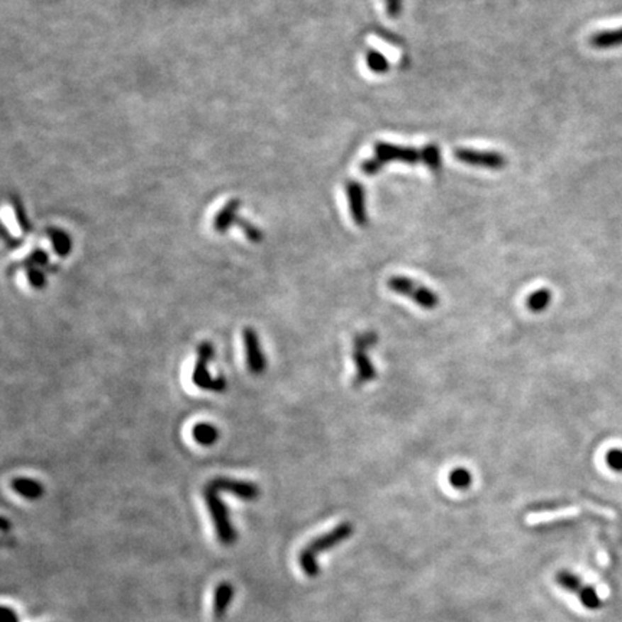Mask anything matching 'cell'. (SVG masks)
<instances>
[{
	"instance_id": "1",
	"label": "cell",
	"mask_w": 622,
	"mask_h": 622,
	"mask_svg": "<svg viewBox=\"0 0 622 622\" xmlns=\"http://www.w3.org/2000/svg\"><path fill=\"white\" fill-rule=\"evenodd\" d=\"M219 494L221 493L209 483L204 489V500H205L208 511L212 517L216 538L219 539V542L223 546H232L236 542L238 535H236V531L231 521L229 510Z\"/></svg>"
},
{
	"instance_id": "2",
	"label": "cell",
	"mask_w": 622,
	"mask_h": 622,
	"mask_svg": "<svg viewBox=\"0 0 622 622\" xmlns=\"http://www.w3.org/2000/svg\"><path fill=\"white\" fill-rule=\"evenodd\" d=\"M377 334L374 331L359 333L353 338V362L356 373L353 376V388H362L376 377V370L370 362L369 350L376 345Z\"/></svg>"
},
{
	"instance_id": "3",
	"label": "cell",
	"mask_w": 622,
	"mask_h": 622,
	"mask_svg": "<svg viewBox=\"0 0 622 622\" xmlns=\"http://www.w3.org/2000/svg\"><path fill=\"white\" fill-rule=\"evenodd\" d=\"M198 359L192 372L194 385L202 391H211L221 394L226 389V380L223 376L213 377L209 373V363L215 356V349L211 342H202L198 346Z\"/></svg>"
},
{
	"instance_id": "4",
	"label": "cell",
	"mask_w": 622,
	"mask_h": 622,
	"mask_svg": "<svg viewBox=\"0 0 622 622\" xmlns=\"http://www.w3.org/2000/svg\"><path fill=\"white\" fill-rule=\"evenodd\" d=\"M388 287L391 291L411 299L422 309L433 310L440 304V299L434 291H431L428 287L411 279L409 277L394 275L388 279Z\"/></svg>"
},
{
	"instance_id": "5",
	"label": "cell",
	"mask_w": 622,
	"mask_h": 622,
	"mask_svg": "<svg viewBox=\"0 0 622 622\" xmlns=\"http://www.w3.org/2000/svg\"><path fill=\"white\" fill-rule=\"evenodd\" d=\"M374 157L384 165L399 162L405 165H418L422 162V155L413 148H404L387 141H377L374 145Z\"/></svg>"
},
{
	"instance_id": "6",
	"label": "cell",
	"mask_w": 622,
	"mask_h": 622,
	"mask_svg": "<svg viewBox=\"0 0 622 622\" xmlns=\"http://www.w3.org/2000/svg\"><path fill=\"white\" fill-rule=\"evenodd\" d=\"M454 157L468 166L482 167L489 170H500L506 167L507 160L499 152H482L474 149H455Z\"/></svg>"
},
{
	"instance_id": "7",
	"label": "cell",
	"mask_w": 622,
	"mask_h": 622,
	"mask_svg": "<svg viewBox=\"0 0 622 622\" xmlns=\"http://www.w3.org/2000/svg\"><path fill=\"white\" fill-rule=\"evenodd\" d=\"M352 535H353V526L350 523L345 521V523H340L339 526H336V528L331 529L330 532L313 539L304 548V550L317 557L320 553L339 546L340 543L348 540Z\"/></svg>"
},
{
	"instance_id": "8",
	"label": "cell",
	"mask_w": 622,
	"mask_h": 622,
	"mask_svg": "<svg viewBox=\"0 0 622 622\" xmlns=\"http://www.w3.org/2000/svg\"><path fill=\"white\" fill-rule=\"evenodd\" d=\"M243 340L248 370L252 374H262L267 369V359L262 353L257 330L252 327H245L243 331Z\"/></svg>"
},
{
	"instance_id": "9",
	"label": "cell",
	"mask_w": 622,
	"mask_h": 622,
	"mask_svg": "<svg viewBox=\"0 0 622 622\" xmlns=\"http://www.w3.org/2000/svg\"><path fill=\"white\" fill-rule=\"evenodd\" d=\"M219 493H229L244 501H254L260 497V487L251 482L235 480L229 477H216L209 483Z\"/></svg>"
},
{
	"instance_id": "10",
	"label": "cell",
	"mask_w": 622,
	"mask_h": 622,
	"mask_svg": "<svg viewBox=\"0 0 622 622\" xmlns=\"http://www.w3.org/2000/svg\"><path fill=\"white\" fill-rule=\"evenodd\" d=\"M346 195L349 202L350 215L356 225L363 226L367 223V212H366V194L362 183L350 180L346 184Z\"/></svg>"
},
{
	"instance_id": "11",
	"label": "cell",
	"mask_w": 622,
	"mask_h": 622,
	"mask_svg": "<svg viewBox=\"0 0 622 622\" xmlns=\"http://www.w3.org/2000/svg\"><path fill=\"white\" fill-rule=\"evenodd\" d=\"M12 490L26 500H39L43 496V486L33 478L16 477L11 483Z\"/></svg>"
},
{
	"instance_id": "12",
	"label": "cell",
	"mask_w": 622,
	"mask_h": 622,
	"mask_svg": "<svg viewBox=\"0 0 622 622\" xmlns=\"http://www.w3.org/2000/svg\"><path fill=\"white\" fill-rule=\"evenodd\" d=\"M235 595V589L229 582H221L213 595V616L216 619H222L228 611Z\"/></svg>"
},
{
	"instance_id": "13",
	"label": "cell",
	"mask_w": 622,
	"mask_h": 622,
	"mask_svg": "<svg viewBox=\"0 0 622 622\" xmlns=\"http://www.w3.org/2000/svg\"><path fill=\"white\" fill-rule=\"evenodd\" d=\"M192 437L199 445L211 447L218 441L219 431L209 422H199L192 428Z\"/></svg>"
},
{
	"instance_id": "14",
	"label": "cell",
	"mask_w": 622,
	"mask_h": 622,
	"mask_svg": "<svg viewBox=\"0 0 622 622\" xmlns=\"http://www.w3.org/2000/svg\"><path fill=\"white\" fill-rule=\"evenodd\" d=\"M591 45L598 48V50H606V48H615L622 45V28L594 33V36L591 38Z\"/></svg>"
},
{
	"instance_id": "15",
	"label": "cell",
	"mask_w": 622,
	"mask_h": 622,
	"mask_svg": "<svg viewBox=\"0 0 622 622\" xmlns=\"http://www.w3.org/2000/svg\"><path fill=\"white\" fill-rule=\"evenodd\" d=\"M556 582L562 589L572 594H579V591L584 588L582 579L577 575V573H573L570 570H560L556 575Z\"/></svg>"
},
{
	"instance_id": "16",
	"label": "cell",
	"mask_w": 622,
	"mask_h": 622,
	"mask_svg": "<svg viewBox=\"0 0 622 622\" xmlns=\"http://www.w3.org/2000/svg\"><path fill=\"white\" fill-rule=\"evenodd\" d=\"M48 233H50V238H51L57 255L67 257L72 250L71 238L61 229H50V232Z\"/></svg>"
},
{
	"instance_id": "17",
	"label": "cell",
	"mask_w": 622,
	"mask_h": 622,
	"mask_svg": "<svg viewBox=\"0 0 622 622\" xmlns=\"http://www.w3.org/2000/svg\"><path fill=\"white\" fill-rule=\"evenodd\" d=\"M550 301H552V293L548 289H540L528 297V300H526V306H528V309L533 313H540L545 309H548Z\"/></svg>"
},
{
	"instance_id": "18",
	"label": "cell",
	"mask_w": 622,
	"mask_h": 622,
	"mask_svg": "<svg viewBox=\"0 0 622 622\" xmlns=\"http://www.w3.org/2000/svg\"><path fill=\"white\" fill-rule=\"evenodd\" d=\"M366 65L373 74H387L391 68L387 57L374 50L366 52Z\"/></svg>"
},
{
	"instance_id": "19",
	"label": "cell",
	"mask_w": 622,
	"mask_h": 622,
	"mask_svg": "<svg viewBox=\"0 0 622 622\" xmlns=\"http://www.w3.org/2000/svg\"><path fill=\"white\" fill-rule=\"evenodd\" d=\"M579 601L589 611H598L602 608V599L596 589L591 585H584V588L579 591Z\"/></svg>"
},
{
	"instance_id": "20",
	"label": "cell",
	"mask_w": 622,
	"mask_h": 622,
	"mask_svg": "<svg viewBox=\"0 0 622 622\" xmlns=\"http://www.w3.org/2000/svg\"><path fill=\"white\" fill-rule=\"evenodd\" d=\"M448 482L457 490H467L472 483V475L467 468H454L448 475Z\"/></svg>"
},
{
	"instance_id": "21",
	"label": "cell",
	"mask_w": 622,
	"mask_h": 622,
	"mask_svg": "<svg viewBox=\"0 0 622 622\" xmlns=\"http://www.w3.org/2000/svg\"><path fill=\"white\" fill-rule=\"evenodd\" d=\"M422 163L431 170H438L441 167V150L435 145H428L421 150Z\"/></svg>"
},
{
	"instance_id": "22",
	"label": "cell",
	"mask_w": 622,
	"mask_h": 622,
	"mask_svg": "<svg viewBox=\"0 0 622 622\" xmlns=\"http://www.w3.org/2000/svg\"><path fill=\"white\" fill-rule=\"evenodd\" d=\"M299 563H300L301 570L306 573V577H309V578L318 577L320 566H318V562H317L316 556H313L311 553H309V552H306L303 549L300 552V555H299Z\"/></svg>"
},
{
	"instance_id": "23",
	"label": "cell",
	"mask_w": 622,
	"mask_h": 622,
	"mask_svg": "<svg viewBox=\"0 0 622 622\" xmlns=\"http://www.w3.org/2000/svg\"><path fill=\"white\" fill-rule=\"evenodd\" d=\"M235 211H236L235 206L231 204L221 213H218V216L215 219V229L218 232H225L231 226V223L235 219Z\"/></svg>"
},
{
	"instance_id": "24",
	"label": "cell",
	"mask_w": 622,
	"mask_h": 622,
	"mask_svg": "<svg viewBox=\"0 0 622 622\" xmlns=\"http://www.w3.org/2000/svg\"><path fill=\"white\" fill-rule=\"evenodd\" d=\"M26 277H28L29 284L33 287L35 290H42L43 287L46 285V275L39 267L26 268Z\"/></svg>"
},
{
	"instance_id": "25",
	"label": "cell",
	"mask_w": 622,
	"mask_h": 622,
	"mask_svg": "<svg viewBox=\"0 0 622 622\" xmlns=\"http://www.w3.org/2000/svg\"><path fill=\"white\" fill-rule=\"evenodd\" d=\"M605 462L613 472H622V448H611L605 454Z\"/></svg>"
},
{
	"instance_id": "26",
	"label": "cell",
	"mask_w": 622,
	"mask_h": 622,
	"mask_svg": "<svg viewBox=\"0 0 622 622\" xmlns=\"http://www.w3.org/2000/svg\"><path fill=\"white\" fill-rule=\"evenodd\" d=\"M48 264V255L42 250L33 251L26 260L21 262V267L30 268V267H45Z\"/></svg>"
},
{
	"instance_id": "27",
	"label": "cell",
	"mask_w": 622,
	"mask_h": 622,
	"mask_svg": "<svg viewBox=\"0 0 622 622\" xmlns=\"http://www.w3.org/2000/svg\"><path fill=\"white\" fill-rule=\"evenodd\" d=\"M384 163L382 162H379L374 156L372 157V159H366L362 165H360V169H362V172L366 174V176H374V174H377L382 169H384Z\"/></svg>"
},
{
	"instance_id": "28",
	"label": "cell",
	"mask_w": 622,
	"mask_h": 622,
	"mask_svg": "<svg viewBox=\"0 0 622 622\" xmlns=\"http://www.w3.org/2000/svg\"><path fill=\"white\" fill-rule=\"evenodd\" d=\"M402 11V0H387V12L391 18H398Z\"/></svg>"
},
{
	"instance_id": "29",
	"label": "cell",
	"mask_w": 622,
	"mask_h": 622,
	"mask_svg": "<svg viewBox=\"0 0 622 622\" xmlns=\"http://www.w3.org/2000/svg\"><path fill=\"white\" fill-rule=\"evenodd\" d=\"M0 622H19L18 613L15 609L9 606H2V612H0Z\"/></svg>"
},
{
	"instance_id": "30",
	"label": "cell",
	"mask_w": 622,
	"mask_h": 622,
	"mask_svg": "<svg viewBox=\"0 0 622 622\" xmlns=\"http://www.w3.org/2000/svg\"><path fill=\"white\" fill-rule=\"evenodd\" d=\"M2 531L4 532H8L9 531V521H8V518H2Z\"/></svg>"
}]
</instances>
